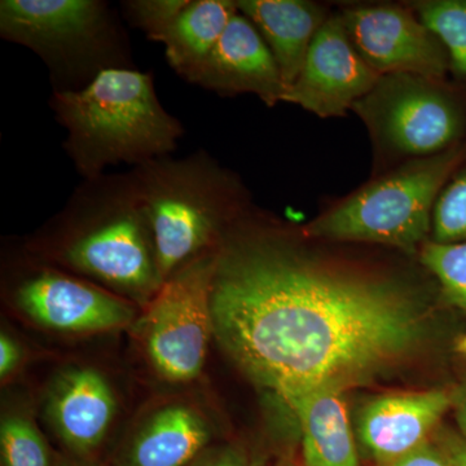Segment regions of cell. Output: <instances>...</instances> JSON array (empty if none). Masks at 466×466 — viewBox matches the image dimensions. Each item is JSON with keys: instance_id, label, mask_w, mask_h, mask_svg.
Segmentation results:
<instances>
[{"instance_id": "14", "label": "cell", "mask_w": 466, "mask_h": 466, "mask_svg": "<svg viewBox=\"0 0 466 466\" xmlns=\"http://www.w3.org/2000/svg\"><path fill=\"white\" fill-rule=\"evenodd\" d=\"M48 410L66 446L76 453H88L108 433L116 400L108 381L99 372L78 368L58 379Z\"/></svg>"}, {"instance_id": "27", "label": "cell", "mask_w": 466, "mask_h": 466, "mask_svg": "<svg viewBox=\"0 0 466 466\" xmlns=\"http://www.w3.org/2000/svg\"><path fill=\"white\" fill-rule=\"evenodd\" d=\"M18 360H20V350L16 343L12 341L7 334L0 336V376L2 379L14 372Z\"/></svg>"}, {"instance_id": "5", "label": "cell", "mask_w": 466, "mask_h": 466, "mask_svg": "<svg viewBox=\"0 0 466 466\" xmlns=\"http://www.w3.org/2000/svg\"><path fill=\"white\" fill-rule=\"evenodd\" d=\"M466 157V143L433 157L412 159L373 175L302 227L309 238L346 244L382 245L416 253L431 235L438 196Z\"/></svg>"}, {"instance_id": "6", "label": "cell", "mask_w": 466, "mask_h": 466, "mask_svg": "<svg viewBox=\"0 0 466 466\" xmlns=\"http://www.w3.org/2000/svg\"><path fill=\"white\" fill-rule=\"evenodd\" d=\"M0 35L45 61L55 91L81 90L101 72L130 66V45L100 0H2Z\"/></svg>"}, {"instance_id": "3", "label": "cell", "mask_w": 466, "mask_h": 466, "mask_svg": "<svg viewBox=\"0 0 466 466\" xmlns=\"http://www.w3.org/2000/svg\"><path fill=\"white\" fill-rule=\"evenodd\" d=\"M130 175L152 228L164 281L193 259L219 250L229 229L251 208L240 177L205 150L152 159Z\"/></svg>"}, {"instance_id": "18", "label": "cell", "mask_w": 466, "mask_h": 466, "mask_svg": "<svg viewBox=\"0 0 466 466\" xmlns=\"http://www.w3.org/2000/svg\"><path fill=\"white\" fill-rule=\"evenodd\" d=\"M238 12L233 0H189L157 41L171 69L191 82Z\"/></svg>"}, {"instance_id": "13", "label": "cell", "mask_w": 466, "mask_h": 466, "mask_svg": "<svg viewBox=\"0 0 466 466\" xmlns=\"http://www.w3.org/2000/svg\"><path fill=\"white\" fill-rule=\"evenodd\" d=\"M451 401L444 390L381 395L368 400L357 420L361 447L380 466L403 458L428 443Z\"/></svg>"}, {"instance_id": "20", "label": "cell", "mask_w": 466, "mask_h": 466, "mask_svg": "<svg viewBox=\"0 0 466 466\" xmlns=\"http://www.w3.org/2000/svg\"><path fill=\"white\" fill-rule=\"evenodd\" d=\"M419 260L438 285L443 299L466 314V241L438 244L429 240Z\"/></svg>"}, {"instance_id": "24", "label": "cell", "mask_w": 466, "mask_h": 466, "mask_svg": "<svg viewBox=\"0 0 466 466\" xmlns=\"http://www.w3.org/2000/svg\"><path fill=\"white\" fill-rule=\"evenodd\" d=\"M382 466H452L440 447L425 443L403 458Z\"/></svg>"}, {"instance_id": "17", "label": "cell", "mask_w": 466, "mask_h": 466, "mask_svg": "<svg viewBox=\"0 0 466 466\" xmlns=\"http://www.w3.org/2000/svg\"><path fill=\"white\" fill-rule=\"evenodd\" d=\"M208 426L195 410L165 407L135 437L122 466H188L208 449Z\"/></svg>"}, {"instance_id": "4", "label": "cell", "mask_w": 466, "mask_h": 466, "mask_svg": "<svg viewBox=\"0 0 466 466\" xmlns=\"http://www.w3.org/2000/svg\"><path fill=\"white\" fill-rule=\"evenodd\" d=\"M58 219L66 233L57 257L70 268L140 299H152L164 284L130 173L85 180Z\"/></svg>"}, {"instance_id": "19", "label": "cell", "mask_w": 466, "mask_h": 466, "mask_svg": "<svg viewBox=\"0 0 466 466\" xmlns=\"http://www.w3.org/2000/svg\"><path fill=\"white\" fill-rule=\"evenodd\" d=\"M408 5L443 46L450 72L466 82V0H417Z\"/></svg>"}, {"instance_id": "11", "label": "cell", "mask_w": 466, "mask_h": 466, "mask_svg": "<svg viewBox=\"0 0 466 466\" xmlns=\"http://www.w3.org/2000/svg\"><path fill=\"white\" fill-rule=\"evenodd\" d=\"M16 300L34 320L63 332L116 329L135 315L126 300L54 269H42L23 281Z\"/></svg>"}, {"instance_id": "16", "label": "cell", "mask_w": 466, "mask_h": 466, "mask_svg": "<svg viewBox=\"0 0 466 466\" xmlns=\"http://www.w3.org/2000/svg\"><path fill=\"white\" fill-rule=\"evenodd\" d=\"M287 404L299 422L305 466H360L345 390L332 386L309 389Z\"/></svg>"}, {"instance_id": "12", "label": "cell", "mask_w": 466, "mask_h": 466, "mask_svg": "<svg viewBox=\"0 0 466 466\" xmlns=\"http://www.w3.org/2000/svg\"><path fill=\"white\" fill-rule=\"evenodd\" d=\"M191 84L220 96L251 94L267 106L285 100L287 86L268 46L240 12L232 17Z\"/></svg>"}, {"instance_id": "9", "label": "cell", "mask_w": 466, "mask_h": 466, "mask_svg": "<svg viewBox=\"0 0 466 466\" xmlns=\"http://www.w3.org/2000/svg\"><path fill=\"white\" fill-rule=\"evenodd\" d=\"M350 41L380 76L416 75L446 81L449 57L408 3L339 9Z\"/></svg>"}, {"instance_id": "21", "label": "cell", "mask_w": 466, "mask_h": 466, "mask_svg": "<svg viewBox=\"0 0 466 466\" xmlns=\"http://www.w3.org/2000/svg\"><path fill=\"white\" fill-rule=\"evenodd\" d=\"M431 241H466V157L456 167L438 196L431 218Z\"/></svg>"}, {"instance_id": "1", "label": "cell", "mask_w": 466, "mask_h": 466, "mask_svg": "<svg viewBox=\"0 0 466 466\" xmlns=\"http://www.w3.org/2000/svg\"><path fill=\"white\" fill-rule=\"evenodd\" d=\"M248 211L218 250L214 334L238 366L285 401L309 389L348 390L424 345V285L348 262Z\"/></svg>"}, {"instance_id": "15", "label": "cell", "mask_w": 466, "mask_h": 466, "mask_svg": "<svg viewBox=\"0 0 466 466\" xmlns=\"http://www.w3.org/2000/svg\"><path fill=\"white\" fill-rule=\"evenodd\" d=\"M238 12L274 55L287 92L299 78L311 43L330 11L309 0H238Z\"/></svg>"}, {"instance_id": "2", "label": "cell", "mask_w": 466, "mask_h": 466, "mask_svg": "<svg viewBox=\"0 0 466 466\" xmlns=\"http://www.w3.org/2000/svg\"><path fill=\"white\" fill-rule=\"evenodd\" d=\"M50 106L66 128L64 149L85 180L116 165L167 157L184 134L158 100L152 73L134 67L104 70L81 90L54 91Z\"/></svg>"}, {"instance_id": "22", "label": "cell", "mask_w": 466, "mask_h": 466, "mask_svg": "<svg viewBox=\"0 0 466 466\" xmlns=\"http://www.w3.org/2000/svg\"><path fill=\"white\" fill-rule=\"evenodd\" d=\"M3 466H54L50 447L36 426L24 416H9L0 428Z\"/></svg>"}, {"instance_id": "26", "label": "cell", "mask_w": 466, "mask_h": 466, "mask_svg": "<svg viewBox=\"0 0 466 466\" xmlns=\"http://www.w3.org/2000/svg\"><path fill=\"white\" fill-rule=\"evenodd\" d=\"M440 440L441 452L449 459L452 466H466V440L452 433H441Z\"/></svg>"}, {"instance_id": "28", "label": "cell", "mask_w": 466, "mask_h": 466, "mask_svg": "<svg viewBox=\"0 0 466 466\" xmlns=\"http://www.w3.org/2000/svg\"><path fill=\"white\" fill-rule=\"evenodd\" d=\"M456 417H458V424L460 429H461L462 434H464L466 440V397L464 400H460Z\"/></svg>"}, {"instance_id": "25", "label": "cell", "mask_w": 466, "mask_h": 466, "mask_svg": "<svg viewBox=\"0 0 466 466\" xmlns=\"http://www.w3.org/2000/svg\"><path fill=\"white\" fill-rule=\"evenodd\" d=\"M188 466H250L240 453L231 449H207Z\"/></svg>"}, {"instance_id": "8", "label": "cell", "mask_w": 466, "mask_h": 466, "mask_svg": "<svg viewBox=\"0 0 466 466\" xmlns=\"http://www.w3.org/2000/svg\"><path fill=\"white\" fill-rule=\"evenodd\" d=\"M218 251L204 254L168 276L150 299L140 339L153 367L168 381L200 375L213 330L211 289Z\"/></svg>"}, {"instance_id": "29", "label": "cell", "mask_w": 466, "mask_h": 466, "mask_svg": "<svg viewBox=\"0 0 466 466\" xmlns=\"http://www.w3.org/2000/svg\"><path fill=\"white\" fill-rule=\"evenodd\" d=\"M460 351L462 352V354L466 357V336L462 337L461 339H460L459 346H458Z\"/></svg>"}, {"instance_id": "10", "label": "cell", "mask_w": 466, "mask_h": 466, "mask_svg": "<svg viewBox=\"0 0 466 466\" xmlns=\"http://www.w3.org/2000/svg\"><path fill=\"white\" fill-rule=\"evenodd\" d=\"M380 76L350 41L341 11L330 12L284 103L320 118L343 116L375 87Z\"/></svg>"}, {"instance_id": "30", "label": "cell", "mask_w": 466, "mask_h": 466, "mask_svg": "<svg viewBox=\"0 0 466 466\" xmlns=\"http://www.w3.org/2000/svg\"><path fill=\"white\" fill-rule=\"evenodd\" d=\"M67 466H91V465H67Z\"/></svg>"}, {"instance_id": "7", "label": "cell", "mask_w": 466, "mask_h": 466, "mask_svg": "<svg viewBox=\"0 0 466 466\" xmlns=\"http://www.w3.org/2000/svg\"><path fill=\"white\" fill-rule=\"evenodd\" d=\"M372 140L375 173L464 143L466 108L447 81L386 75L352 106Z\"/></svg>"}, {"instance_id": "23", "label": "cell", "mask_w": 466, "mask_h": 466, "mask_svg": "<svg viewBox=\"0 0 466 466\" xmlns=\"http://www.w3.org/2000/svg\"><path fill=\"white\" fill-rule=\"evenodd\" d=\"M189 0H130L122 2L126 20L142 30L147 38L157 42Z\"/></svg>"}]
</instances>
